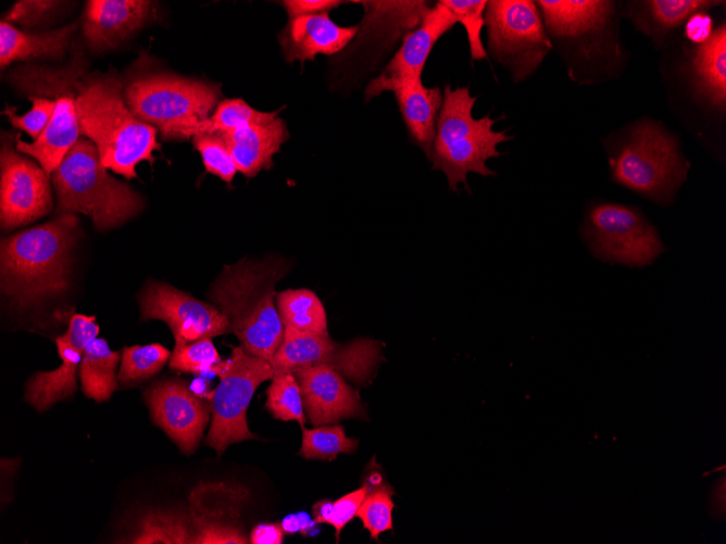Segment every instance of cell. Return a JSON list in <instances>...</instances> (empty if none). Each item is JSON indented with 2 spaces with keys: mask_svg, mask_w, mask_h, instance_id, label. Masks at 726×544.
<instances>
[{
  "mask_svg": "<svg viewBox=\"0 0 726 544\" xmlns=\"http://www.w3.org/2000/svg\"><path fill=\"white\" fill-rule=\"evenodd\" d=\"M212 370L220 382L208 395L211 426L205 443L221 456L230 444L258 439L248 427L247 410L256 388L272 379L275 370L268 360L248 354L240 345Z\"/></svg>",
  "mask_w": 726,
  "mask_h": 544,
  "instance_id": "9c48e42d",
  "label": "cell"
},
{
  "mask_svg": "<svg viewBox=\"0 0 726 544\" xmlns=\"http://www.w3.org/2000/svg\"><path fill=\"white\" fill-rule=\"evenodd\" d=\"M456 21L440 1L431 5L420 24L410 30L402 43L380 74L365 88V99L370 100L385 92L386 88L404 78H422L423 69L436 42Z\"/></svg>",
  "mask_w": 726,
  "mask_h": 544,
  "instance_id": "e0dca14e",
  "label": "cell"
},
{
  "mask_svg": "<svg viewBox=\"0 0 726 544\" xmlns=\"http://www.w3.org/2000/svg\"><path fill=\"white\" fill-rule=\"evenodd\" d=\"M77 29V23L42 31L21 30L8 22L0 23V66L3 69L16 61L62 60L71 39Z\"/></svg>",
  "mask_w": 726,
  "mask_h": 544,
  "instance_id": "603a6c76",
  "label": "cell"
},
{
  "mask_svg": "<svg viewBox=\"0 0 726 544\" xmlns=\"http://www.w3.org/2000/svg\"><path fill=\"white\" fill-rule=\"evenodd\" d=\"M120 352L109 347L104 339H93L84 350L78 367L84 394L97 402L111 397L117 387L115 374Z\"/></svg>",
  "mask_w": 726,
  "mask_h": 544,
  "instance_id": "83f0119b",
  "label": "cell"
},
{
  "mask_svg": "<svg viewBox=\"0 0 726 544\" xmlns=\"http://www.w3.org/2000/svg\"><path fill=\"white\" fill-rule=\"evenodd\" d=\"M385 91L393 93L409 136L429 160L442 89L426 87L422 78H404L390 84Z\"/></svg>",
  "mask_w": 726,
  "mask_h": 544,
  "instance_id": "44dd1931",
  "label": "cell"
},
{
  "mask_svg": "<svg viewBox=\"0 0 726 544\" xmlns=\"http://www.w3.org/2000/svg\"><path fill=\"white\" fill-rule=\"evenodd\" d=\"M476 99L471 96L468 86L452 89L446 84L442 89V104L428 161L434 170L445 174L453 192L459 191L460 184L470 192V173L495 176L496 173L486 163L500 155L498 144L513 139L505 131H495L496 119L489 115L481 118L473 116Z\"/></svg>",
  "mask_w": 726,
  "mask_h": 544,
  "instance_id": "5b68a950",
  "label": "cell"
},
{
  "mask_svg": "<svg viewBox=\"0 0 726 544\" xmlns=\"http://www.w3.org/2000/svg\"><path fill=\"white\" fill-rule=\"evenodd\" d=\"M152 421L176 443L185 454H191L203 438L210 420L211 405L202 401L176 379L152 383L143 392Z\"/></svg>",
  "mask_w": 726,
  "mask_h": 544,
  "instance_id": "9a60e30c",
  "label": "cell"
},
{
  "mask_svg": "<svg viewBox=\"0 0 726 544\" xmlns=\"http://www.w3.org/2000/svg\"><path fill=\"white\" fill-rule=\"evenodd\" d=\"M302 430V443L299 455L306 459H335L338 454L353 453L358 447V440L348 438L343 427L317 426Z\"/></svg>",
  "mask_w": 726,
  "mask_h": 544,
  "instance_id": "836d02e7",
  "label": "cell"
},
{
  "mask_svg": "<svg viewBox=\"0 0 726 544\" xmlns=\"http://www.w3.org/2000/svg\"><path fill=\"white\" fill-rule=\"evenodd\" d=\"M284 534L280 523H260L251 530L249 541L252 544H280Z\"/></svg>",
  "mask_w": 726,
  "mask_h": 544,
  "instance_id": "f6af8a7d",
  "label": "cell"
},
{
  "mask_svg": "<svg viewBox=\"0 0 726 544\" xmlns=\"http://www.w3.org/2000/svg\"><path fill=\"white\" fill-rule=\"evenodd\" d=\"M288 16L295 18L302 15L329 13L343 1L336 0H286L281 2Z\"/></svg>",
  "mask_w": 726,
  "mask_h": 544,
  "instance_id": "7bdbcfd3",
  "label": "cell"
},
{
  "mask_svg": "<svg viewBox=\"0 0 726 544\" xmlns=\"http://www.w3.org/2000/svg\"><path fill=\"white\" fill-rule=\"evenodd\" d=\"M68 2L55 0L16 1L2 21L20 24L26 29L51 22Z\"/></svg>",
  "mask_w": 726,
  "mask_h": 544,
  "instance_id": "ab89813d",
  "label": "cell"
},
{
  "mask_svg": "<svg viewBox=\"0 0 726 544\" xmlns=\"http://www.w3.org/2000/svg\"><path fill=\"white\" fill-rule=\"evenodd\" d=\"M276 306L285 328L306 334H326L327 316L320 298L308 289L276 293Z\"/></svg>",
  "mask_w": 726,
  "mask_h": 544,
  "instance_id": "f1b7e54d",
  "label": "cell"
},
{
  "mask_svg": "<svg viewBox=\"0 0 726 544\" xmlns=\"http://www.w3.org/2000/svg\"><path fill=\"white\" fill-rule=\"evenodd\" d=\"M383 358L381 344L371 339L339 343L328 333L306 334L285 328L284 340L270 363L275 372L326 366L363 384L373 378Z\"/></svg>",
  "mask_w": 726,
  "mask_h": 544,
  "instance_id": "7c38bea8",
  "label": "cell"
},
{
  "mask_svg": "<svg viewBox=\"0 0 726 544\" xmlns=\"http://www.w3.org/2000/svg\"><path fill=\"white\" fill-rule=\"evenodd\" d=\"M189 515L171 509H147L133 521L124 543L193 544Z\"/></svg>",
  "mask_w": 726,
  "mask_h": 544,
  "instance_id": "4316f807",
  "label": "cell"
},
{
  "mask_svg": "<svg viewBox=\"0 0 726 544\" xmlns=\"http://www.w3.org/2000/svg\"><path fill=\"white\" fill-rule=\"evenodd\" d=\"M193 147L201 154L206 172L222 180L230 182L237 170L226 141L217 134H197L192 136Z\"/></svg>",
  "mask_w": 726,
  "mask_h": 544,
  "instance_id": "8d00e7d4",
  "label": "cell"
},
{
  "mask_svg": "<svg viewBox=\"0 0 726 544\" xmlns=\"http://www.w3.org/2000/svg\"><path fill=\"white\" fill-rule=\"evenodd\" d=\"M368 493L360 506L356 516L362 520L363 527L368 530L371 539L378 540L380 533L392 529V502L393 491L391 486L381 481L367 479Z\"/></svg>",
  "mask_w": 726,
  "mask_h": 544,
  "instance_id": "e575fe53",
  "label": "cell"
},
{
  "mask_svg": "<svg viewBox=\"0 0 726 544\" xmlns=\"http://www.w3.org/2000/svg\"><path fill=\"white\" fill-rule=\"evenodd\" d=\"M488 52L514 83L527 79L552 49L535 1L491 0L485 9Z\"/></svg>",
  "mask_w": 726,
  "mask_h": 544,
  "instance_id": "30bf717a",
  "label": "cell"
},
{
  "mask_svg": "<svg viewBox=\"0 0 726 544\" xmlns=\"http://www.w3.org/2000/svg\"><path fill=\"white\" fill-rule=\"evenodd\" d=\"M726 29L723 23L701 43L691 58L696 88L713 106L725 107L726 101Z\"/></svg>",
  "mask_w": 726,
  "mask_h": 544,
  "instance_id": "484cf974",
  "label": "cell"
},
{
  "mask_svg": "<svg viewBox=\"0 0 726 544\" xmlns=\"http://www.w3.org/2000/svg\"><path fill=\"white\" fill-rule=\"evenodd\" d=\"M220 355L212 339H201L191 343L174 346L170 357V368L183 372H203L212 369L220 360Z\"/></svg>",
  "mask_w": 726,
  "mask_h": 544,
  "instance_id": "74e56055",
  "label": "cell"
},
{
  "mask_svg": "<svg viewBox=\"0 0 726 544\" xmlns=\"http://www.w3.org/2000/svg\"><path fill=\"white\" fill-rule=\"evenodd\" d=\"M609 162L613 181L662 205L674 201L689 169L675 136L648 121L611 151Z\"/></svg>",
  "mask_w": 726,
  "mask_h": 544,
  "instance_id": "ba28073f",
  "label": "cell"
},
{
  "mask_svg": "<svg viewBox=\"0 0 726 544\" xmlns=\"http://www.w3.org/2000/svg\"><path fill=\"white\" fill-rule=\"evenodd\" d=\"M150 1L89 0L83 16V35L88 47L104 51L117 46L147 22Z\"/></svg>",
  "mask_w": 726,
  "mask_h": 544,
  "instance_id": "ffe728a7",
  "label": "cell"
},
{
  "mask_svg": "<svg viewBox=\"0 0 726 544\" xmlns=\"http://www.w3.org/2000/svg\"><path fill=\"white\" fill-rule=\"evenodd\" d=\"M76 112L82 135L95 143L105 168L129 180L138 177L140 162L154 163L158 129L132 113L116 74L87 73L79 84Z\"/></svg>",
  "mask_w": 726,
  "mask_h": 544,
  "instance_id": "6da1fadb",
  "label": "cell"
},
{
  "mask_svg": "<svg viewBox=\"0 0 726 544\" xmlns=\"http://www.w3.org/2000/svg\"><path fill=\"white\" fill-rule=\"evenodd\" d=\"M712 28V17L705 12H698L687 20L685 35L689 40L701 45L710 38Z\"/></svg>",
  "mask_w": 726,
  "mask_h": 544,
  "instance_id": "ee69618b",
  "label": "cell"
},
{
  "mask_svg": "<svg viewBox=\"0 0 726 544\" xmlns=\"http://www.w3.org/2000/svg\"><path fill=\"white\" fill-rule=\"evenodd\" d=\"M368 493V486L364 484L334 502L333 516L328 524L335 528L336 541L338 543L340 533L345 526L356 516V513Z\"/></svg>",
  "mask_w": 726,
  "mask_h": 544,
  "instance_id": "60d3db41",
  "label": "cell"
},
{
  "mask_svg": "<svg viewBox=\"0 0 726 544\" xmlns=\"http://www.w3.org/2000/svg\"><path fill=\"white\" fill-rule=\"evenodd\" d=\"M27 99L32 102V109L26 113L18 115L16 107L7 104L2 114L13 127L25 131L35 141L50 123L55 102L49 97L41 96H28Z\"/></svg>",
  "mask_w": 726,
  "mask_h": 544,
  "instance_id": "f35d334b",
  "label": "cell"
},
{
  "mask_svg": "<svg viewBox=\"0 0 726 544\" xmlns=\"http://www.w3.org/2000/svg\"><path fill=\"white\" fill-rule=\"evenodd\" d=\"M220 136L226 141L237 170L247 178L268 168L274 154L289 138L286 123L279 117L249 124Z\"/></svg>",
  "mask_w": 726,
  "mask_h": 544,
  "instance_id": "7402d4cb",
  "label": "cell"
},
{
  "mask_svg": "<svg viewBox=\"0 0 726 544\" xmlns=\"http://www.w3.org/2000/svg\"><path fill=\"white\" fill-rule=\"evenodd\" d=\"M49 175L33 160L2 141L0 152V222L4 230L27 225L51 212Z\"/></svg>",
  "mask_w": 726,
  "mask_h": 544,
  "instance_id": "5bb4252c",
  "label": "cell"
},
{
  "mask_svg": "<svg viewBox=\"0 0 726 544\" xmlns=\"http://www.w3.org/2000/svg\"><path fill=\"white\" fill-rule=\"evenodd\" d=\"M87 73V61L79 46H73L66 65L28 63L7 72L5 79L21 94L49 97L55 102L51 121L37 140L26 142L20 135L15 140V149L37 160L49 176L82 135L76 97Z\"/></svg>",
  "mask_w": 726,
  "mask_h": 544,
  "instance_id": "277c9868",
  "label": "cell"
},
{
  "mask_svg": "<svg viewBox=\"0 0 726 544\" xmlns=\"http://www.w3.org/2000/svg\"><path fill=\"white\" fill-rule=\"evenodd\" d=\"M266 395L265 407L275 419L296 420L301 429L304 428L306 419L301 391L296 377L291 372H275Z\"/></svg>",
  "mask_w": 726,
  "mask_h": 544,
  "instance_id": "d6a6232c",
  "label": "cell"
},
{
  "mask_svg": "<svg viewBox=\"0 0 726 544\" xmlns=\"http://www.w3.org/2000/svg\"><path fill=\"white\" fill-rule=\"evenodd\" d=\"M334 502L329 499H322L313 505L314 521L317 524L329 523L333 516Z\"/></svg>",
  "mask_w": 726,
  "mask_h": 544,
  "instance_id": "bcb514c9",
  "label": "cell"
},
{
  "mask_svg": "<svg viewBox=\"0 0 726 544\" xmlns=\"http://www.w3.org/2000/svg\"><path fill=\"white\" fill-rule=\"evenodd\" d=\"M248 491L227 482H200L189 494L196 544H246L240 517Z\"/></svg>",
  "mask_w": 726,
  "mask_h": 544,
  "instance_id": "2e32d148",
  "label": "cell"
},
{
  "mask_svg": "<svg viewBox=\"0 0 726 544\" xmlns=\"http://www.w3.org/2000/svg\"><path fill=\"white\" fill-rule=\"evenodd\" d=\"M284 274L285 265L277 261L239 262L226 266L209 291L243 351L268 362L284 340L275 291Z\"/></svg>",
  "mask_w": 726,
  "mask_h": 544,
  "instance_id": "3957f363",
  "label": "cell"
},
{
  "mask_svg": "<svg viewBox=\"0 0 726 544\" xmlns=\"http://www.w3.org/2000/svg\"><path fill=\"white\" fill-rule=\"evenodd\" d=\"M171 352L159 343L124 347L117 380L124 385L142 382L157 375L170 360Z\"/></svg>",
  "mask_w": 726,
  "mask_h": 544,
  "instance_id": "1f68e13d",
  "label": "cell"
},
{
  "mask_svg": "<svg viewBox=\"0 0 726 544\" xmlns=\"http://www.w3.org/2000/svg\"><path fill=\"white\" fill-rule=\"evenodd\" d=\"M454 16L456 23L465 28L472 61L487 59V51L481 41V29L485 26V0H441Z\"/></svg>",
  "mask_w": 726,
  "mask_h": 544,
  "instance_id": "d590c367",
  "label": "cell"
},
{
  "mask_svg": "<svg viewBox=\"0 0 726 544\" xmlns=\"http://www.w3.org/2000/svg\"><path fill=\"white\" fill-rule=\"evenodd\" d=\"M138 301L141 318L164 321L176 346L230 332L227 317L216 306L171 284L151 281Z\"/></svg>",
  "mask_w": 726,
  "mask_h": 544,
  "instance_id": "4fadbf2b",
  "label": "cell"
},
{
  "mask_svg": "<svg viewBox=\"0 0 726 544\" xmlns=\"http://www.w3.org/2000/svg\"><path fill=\"white\" fill-rule=\"evenodd\" d=\"M643 7V16L637 17L635 23L647 35L659 37L679 26L691 15L705 12L717 5L718 1L705 0H651L640 2Z\"/></svg>",
  "mask_w": 726,
  "mask_h": 544,
  "instance_id": "f546056e",
  "label": "cell"
},
{
  "mask_svg": "<svg viewBox=\"0 0 726 544\" xmlns=\"http://www.w3.org/2000/svg\"><path fill=\"white\" fill-rule=\"evenodd\" d=\"M279 111L261 112L242 99H225L217 103L209 118L186 130L183 139L202 132L222 135L249 124L270 122L277 117Z\"/></svg>",
  "mask_w": 726,
  "mask_h": 544,
  "instance_id": "4dcf8cb0",
  "label": "cell"
},
{
  "mask_svg": "<svg viewBox=\"0 0 726 544\" xmlns=\"http://www.w3.org/2000/svg\"><path fill=\"white\" fill-rule=\"evenodd\" d=\"M99 326L95 316L74 314L67 331L61 336L73 349L84 353L85 347L97 338Z\"/></svg>",
  "mask_w": 726,
  "mask_h": 544,
  "instance_id": "b9f144b4",
  "label": "cell"
},
{
  "mask_svg": "<svg viewBox=\"0 0 726 544\" xmlns=\"http://www.w3.org/2000/svg\"><path fill=\"white\" fill-rule=\"evenodd\" d=\"M61 365L53 370L34 374L25 387V401L42 413L77 390L76 371L83 353L73 349L62 337L55 339Z\"/></svg>",
  "mask_w": 726,
  "mask_h": 544,
  "instance_id": "d4e9b609",
  "label": "cell"
},
{
  "mask_svg": "<svg viewBox=\"0 0 726 544\" xmlns=\"http://www.w3.org/2000/svg\"><path fill=\"white\" fill-rule=\"evenodd\" d=\"M291 372L300 387L304 414L317 427L345 418H366L356 390L346 378L326 366L298 368Z\"/></svg>",
  "mask_w": 726,
  "mask_h": 544,
  "instance_id": "ac0fdd59",
  "label": "cell"
},
{
  "mask_svg": "<svg viewBox=\"0 0 726 544\" xmlns=\"http://www.w3.org/2000/svg\"><path fill=\"white\" fill-rule=\"evenodd\" d=\"M281 529L286 534H293L300 530V521L298 515H288L280 522Z\"/></svg>",
  "mask_w": 726,
  "mask_h": 544,
  "instance_id": "c3c4849f",
  "label": "cell"
},
{
  "mask_svg": "<svg viewBox=\"0 0 726 544\" xmlns=\"http://www.w3.org/2000/svg\"><path fill=\"white\" fill-rule=\"evenodd\" d=\"M74 213L18 231L1 240V289L27 306L63 292L68 284L71 251L78 239Z\"/></svg>",
  "mask_w": 726,
  "mask_h": 544,
  "instance_id": "7a4b0ae2",
  "label": "cell"
},
{
  "mask_svg": "<svg viewBox=\"0 0 726 544\" xmlns=\"http://www.w3.org/2000/svg\"><path fill=\"white\" fill-rule=\"evenodd\" d=\"M123 94L132 113L164 139H183L186 130L210 117L221 87L168 72H143L123 84Z\"/></svg>",
  "mask_w": 726,
  "mask_h": 544,
  "instance_id": "52a82bcc",
  "label": "cell"
},
{
  "mask_svg": "<svg viewBox=\"0 0 726 544\" xmlns=\"http://www.w3.org/2000/svg\"><path fill=\"white\" fill-rule=\"evenodd\" d=\"M583 235L591 254L611 265L641 268L665 251L656 228L641 211L625 204L591 205Z\"/></svg>",
  "mask_w": 726,
  "mask_h": 544,
  "instance_id": "8fae6325",
  "label": "cell"
},
{
  "mask_svg": "<svg viewBox=\"0 0 726 544\" xmlns=\"http://www.w3.org/2000/svg\"><path fill=\"white\" fill-rule=\"evenodd\" d=\"M536 4L551 36L576 37L603 26L613 14L614 2L602 0H539Z\"/></svg>",
  "mask_w": 726,
  "mask_h": 544,
  "instance_id": "cb8c5ba5",
  "label": "cell"
},
{
  "mask_svg": "<svg viewBox=\"0 0 726 544\" xmlns=\"http://www.w3.org/2000/svg\"><path fill=\"white\" fill-rule=\"evenodd\" d=\"M359 25H337L329 13L290 18L278 35L287 63L313 61L317 54L333 55L345 49L355 37Z\"/></svg>",
  "mask_w": 726,
  "mask_h": 544,
  "instance_id": "d6986e66",
  "label": "cell"
},
{
  "mask_svg": "<svg viewBox=\"0 0 726 544\" xmlns=\"http://www.w3.org/2000/svg\"><path fill=\"white\" fill-rule=\"evenodd\" d=\"M107 169L95 143L79 137L51 174L57 215L85 214L100 230L136 216L143 206L141 197Z\"/></svg>",
  "mask_w": 726,
  "mask_h": 544,
  "instance_id": "8992f818",
  "label": "cell"
},
{
  "mask_svg": "<svg viewBox=\"0 0 726 544\" xmlns=\"http://www.w3.org/2000/svg\"><path fill=\"white\" fill-rule=\"evenodd\" d=\"M299 521H300V530L299 533L309 536L313 534L316 531V526L314 519H311V517L306 513H299L297 514Z\"/></svg>",
  "mask_w": 726,
  "mask_h": 544,
  "instance_id": "7dc6e473",
  "label": "cell"
}]
</instances>
